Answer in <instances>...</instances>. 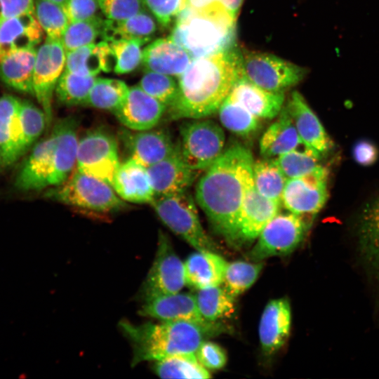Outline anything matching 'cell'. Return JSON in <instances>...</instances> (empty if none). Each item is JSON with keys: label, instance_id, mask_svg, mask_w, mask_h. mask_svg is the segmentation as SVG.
<instances>
[{"label": "cell", "instance_id": "6da1fadb", "mask_svg": "<svg viewBox=\"0 0 379 379\" xmlns=\"http://www.w3.org/2000/svg\"><path fill=\"white\" fill-rule=\"evenodd\" d=\"M251 150L234 142L205 171L195 189L197 204L216 234L234 247L244 194L253 182Z\"/></svg>", "mask_w": 379, "mask_h": 379}, {"label": "cell", "instance_id": "7a4b0ae2", "mask_svg": "<svg viewBox=\"0 0 379 379\" xmlns=\"http://www.w3.org/2000/svg\"><path fill=\"white\" fill-rule=\"evenodd\" d=\"M242 75L241 51L237 46L193 59L178 77L177 95L166 112L168 119H204L215 114Z\"/></svg>", "mask_w": 379, "mask_h": 379}, {"label": "cell", "instance_id": "3957f363", "mask_svg": "<svg viewBox=\"0 0 379 379\" xmlns=\"http://www.w3.org/2000/svg\"><path fill=\"white\" fill-rule=\"evenodd\" d=\"M119 326L132 345L133 366L176 354L195 353L203 341L225 329L215 321H171L136 325L124 320Z\"/></svg>", "mask_w": 379, "mask_h": 379}, {"label": "cell", "instance_id": "277c9868", "mask_svg": "<svg viewBox=\"0 0 379 379\" xmlns=\"http://www.w3.org/2000/svg\"><path fill=\"white\" fill-rule=\"evenodd\" d=\"M193 59L236 46L237 18L219 3L201 9L185 7L168 36Z\"/></svg>", "mask_w": 379, "mask_h": 379}, {"label": "cell", "instance_id": "5b68a950", "mask_svg": "<svg viewBox=\"0 0 379 379\" xmlns=\"http://www.w3.org/2000/svg\"><path fill=\"white\" fill-rule=\"evenodd\" d=\"M47 197L81 211L111 213L127 204L106 182L77 168L61 184L46 192Z\"/></svg>", "mask_w": 379, "mask_h": 379}, {"label": "cell", "instance_id": "8992f818", "mask_svg": "<svg viewBox=\"0 0 379 379\" xmlns=\"http://www.w3.org/2000/svg\"><path fill=\"white\" fill-rule=\"evenodd\" d=\"M162 222L197 251L218 250L199 218L192 196L187 192L157 197L150 204Z\"/></svg>", "mask_w": 379, "mask_h": 379}, {"label": "cell", "instance_id": "52a82bcc", "mask_svg": "<svg viewBox=\"0 0 379 379\" xmlns=\"http://www.w3.org/2000/svg\"><path fill=\"white\" fill-rule=\"evenodd\" d=\"M241 51L243 75L258 86L273 93H284L305 77L307 69L275 55L247 49Z\"/></svg>", "mask_w": 379, "mask_h": 379}, {"label": "cell", "instance_id": "ba28073f", "mask_svg": "<svg viewBox=\"0 0 379 379\" xmlns=\"http://www.w3.org/2000/svg\"><path fill=\"white\" fill-rule=\"evenodd\" d=\"M180 135L182 157L196 171L207 169L225 149L224 131L210 119H195L184 123Z\"/></svg>", "mask_w": 379, "mask_h": 379}, {"label": "cell", "instance_id": "9c48e42d", "mask_svg": "<svg viewBox=\"0 0 379 379\" xmlns=\"http://www.w3.org/2000/svg\"><path fill=\"white\" fill-rule=\"evenodd\" d=\"M311 223L288 212L278 213L264 227L246 258L260 262L273 256L291 253L302 241Z\"/></svg>", "mask_w": 379, "mask_h": 379}, {"label": "cell", "instance_id": "30bf717a", "mask_svg": "<svg viewBox=\"0 0 379 379\" xmlns=\"http://www.w3.org/2000/svg\"><path fill=\"white\" fill-rule=\"evenodd\" d=\"M120 165L117 142L109 133L93 129L79 139L76 161L78 170L112 187Z\"/></svg>", "mask_w": 379, "mask_h": 379}, {"label": "cell", "instance_id": "8fae6325", "mask_svg": "<svg viewBox=\"0 0 379 379\" xmlns=\"http://www.w3.org/2000/svg\"><path fill=\"white\" fill-rule=\"evenodd\" d=\"M185 285L184 263L175 253L168 236L160 231L155 258L138 296L144 302L178 293Z\"/></svg>", "mask_w": 379, "mask_h": 379}, {"label": "cell", "instance_id": "7c38bea8", "mask_svg": "<svg viewBox=\"0 0 379 379\" xmlns=\"http://www.w3.org/2000/svg\"><path fill=\"white\" fill-rule=\"evenodd\" d=\"M328 169L321 166L308 175L287 179L281 204L311 223L328 200Z\"/></svg>", "mask_w": 379, "mask_h": 379}, {"label": "cell", "instance_id": "4fadbf2b", "mask_svg": "<svg viewBox=\"0 0 379 379\" xmlns=\"http://www.w3.org/2000/svg\"><path fill=\"white\" fill-rule=\"evenodd\" d=\"M66 51L60 39L46 37L36 50L33 74V91L46 118L52 121V100L58 79L64 71Z\"/></svg>", "mask_w": 379, "mask_h": 379}, {"label": "cell", "instance_id": "5bb4252c", "mask_svg": "<svg viewBox=\"0 0 379 379\" xmlns=\"http://www.w3.org/2000/svg\"><path fill=\"white\" fill-rule=\"evenodd\" d=\"M281 205L259 194L253 182L244 194L239 210L236 248L251 244L257 239L267 224L279 213Z\"/></svg>", "mask_w": 379, "mask_h": 379}, {"label": "cell", "instance_id": "9a60e30c", "mask_svg": "<svg viewBox=\"0 0 379 379\" xmlns=\"http://www.w3.org/2000/svg\"><path fill=\"white\" fill-rule=\"evenodd\" d=\"M119 138L130 157L148 168L169 156L177 144L164 129L144 131L122 129Z\"/></svg>", "mask_w": 379, "mask_h": 379}, {"label": "cell", "instance_id": "2e32d148", "mask_svg": "<svg viewBox=\"0 0 379 379\" xmlns=\"http://www.w3.org/2000/svg\"><path fill=\"white\" fill-rule=\"evenodd\" d=\"M284 107L305 146L321 157L333 148V140L301 93L293 91Z\"/></svg>", "mask_w": 379, "mask_h": 379}, {"label": "cell", "instance_id": "e0dca14e", "mask_svg": "<svg viewBox=\"0 0 379 379\" xmlns=\"http://www.w3.org/2000/svg\"><path fill=\"white\" fill-rule=\"evenodd\" d=\"M166 109L164 105L136 85L129 88L126 98L113 114L128 129L144 131L155 127Z\"/></svg>", "mask_w": 379, "mask_h": 379}, {"label": "cell", "instance_id": "ac0fdd59", "mask_svg": "<svg viewBox=\"0 0 379 379\" xmlns=\"http://www.w3.org/2000/svg\"><path fill=\"white\" fill-rule=\"evenodd\" d=\"M147 168L154 197L187 191L194 182L197 172L190 168L184 161L179 142L169 156Z\"/></svg>", "mask_w": 379, "mask_h": 379}, {"label": "cell", "instance_id": "d6986e66", "mask_svg": "<svg viewBox=\"0 0 379 379\" xmlns=\"http://www.w3.org/2000/svg\"><path fill=\"white\" fill-rule=\"evenodd\" d=\"M56 138L53 127L47 137L34 145L16 176L15 185L18 190L32 191L49 187Z\"/></svg>", "mask_w": 379, "mask_h": 379}, {"label": "cell", "instance_id": "ffe728a7", "mask_svg": "<svg viewBox=\"0 0 379 379\" xmlns=\"http://www.w3.org/2000/svg\"><path fill=\"white\" fill-rule=\"evenodd\" d=\"M20 104L13 95L0 97V155L4 166L16 162L29 149L20 124Z\"/></svg>", "mask_w": 379, "mask_h": 379}, {"label": "cell", "instance_id": "44dd1931", "mask_svg": "<svg viewBox=\"0 0 379 379\" xmlns=\"http://www.w3.org/2000/svg\"><path fill=\"white\" fill-rule=\"evenodd\" d=\"M291 325L288 300L281 298L270 300L265 306L259 324L258 334L262 352L271 355L287 341Z\"/></svg>", "mask_w": 379, "mask_h": 379}, {"label": "cell", "instance_id": "7402d4cb", "mask_svg": "<svg viewBox=\"0 0 379 379\" xmlns=\"http://www.w3.org/2000/svg\"><path fill=\"white\" fill-rule=\"evenodd\" d=\"M43 32L34 13L1 20L0 60L11 53L35 48L41 41Z\"/></svg>", "mask_w": 379, "mask_h": 379}, {"label": "cell", "instance_id": "603a6c76", "mask_svg": "<svg viewBox=\"0 0 379 379\" xmlns=\"http://www.w3.org/2000/svg\"><path fill=\"white\" fill-rule=\"evenodd\" d=\"M139 314L162 321H208L205 320L199 312L196 295L189 293L178 292L144 301Z\"/></svg>", "mask_w": 379, "mask_h": 379}, {"label": "cell", "instance_id": "cb8c5ba5", "mask_svg": "<svg viewBox=\"0 0 379 379\" xmlns=\"http://www.w3.org/2000/svg\"><path fill=\"white\" fill-rule=\"evenodd\" d=\"M192 58L170 38L154 40L143 49L142 64L147 71L171 77L180 76Z\"/></svg>", "mask_w": 379, "mask_h": 379}, {"label": "cell", "instance_id": "d4e9b609", "mask_svg": "<svg viewBox=\"0 0 379 379\" xmlns=\"http://www.w3.org/2000/svg\"><path fill=\"white\" fill-rule=\"evenodd\" d=\"M228 97L259 119H273L284 107V93H273L254 84L244 75L234 84Z\"/></svg>", "mask_w": 379, "mask_h": 379}, {"label": "cell", "instance_id": "484cf974", "mask_svg": "<svg viewBox=\"0 0 379 379\" xmlns=\"http://www.w3.org/2000/svg\"><path fill=\"white\" fill-rule=\"evenodd\" d=\"M54 128L57 138L49 187L61 184L70 175L76 164L79 142L74 118H65L59 121Z\"/></svg>", "mask_w": 379, "mask_h": 379}, {"label": "cell", "instance_id": "4316f807", "mask_svg": "<svg viewBox=\"0 0 379 379\" xmlns=\"http://www.w3.org/2000/svg\"><path fill=\"white\" fill-rule=\"evenodd\" d=\"M112 187L125 201L151 204L154 199V192L147 167L131 158L121 163Z\"/></svg>", "mask_w": 379, "mask_h": 379}, {"label": "cell", "instance_id": "83f0119b", "mask_svg": "<svg viewBox=\"0 0 379 379\" xmlns=\"http://www.w3.org/2000/svg\"><path fill=\"white\" fill-rule=\"evenodd\" d=\"M356 232L364 262L379 276V196L368 201L359 212Z\"/></svg>", "mask_w": 379, "mask_h": 379}, {"label": "cell", "instance_id": "f1b7e54d", "mask_svg": "<svg viewBox=\"0 0 379 379\" xmlns=\"http://www.w3.org/2000/svg\"><path fill=\"white\" fill-rule=\"evenodd\" d=\"M227 265L215 251H197L184 262L185 285L198 290L220 286Z\"/></svg>", "mask_w": 379, "mask_h": 379}, {"label": "cell", "instance_id": "f546056e", "mask_svg": "<svg viewBox=\"0 0 379 379\" xmlns=\"http://www.w3.org/2000/svg\"><path fill=\"white\" fill-rule=\"evenodd\" d=\"M114 65L113 52L102 40L66 53L65 69L77 74L97 76L114 70Z\"/></svg>", "mask_w": 379, "mask_h": 379}, {"label": "cell", "instance_id": "4dcf8cb0", "mask_svg": "<svg viewBox=\"0 0 379 379\" xmlns=\"http://www.w3.org/2000/svg\"><path fill=\"white\" fill-rule=\"evenodd\" d=\"M292 119L285 107L263 133L259 148L263 158L274 159L303 145Z\"/></svg>", "mask_w": 379, "mask_h": 379}, {"label": "cell", "instance_id": "1f68e13d", "mask_svg": "<svg viewBox=\"0 0 379 379\" xmlns=\"http://www.w3.org/2000/svg\"><path fill=\"white\" fill-rule=\"evenodd\" d=\"M36 50L34 48L11 53L0 60V79L7 86L34 95L33 74Z\"/></svg>", "mask_w": 379, "mask_h": 379}, {"label": "cell", "instance_id": "d6a6232c", "mask_svg": "<svg viewBox=\"0 0 379 379\" xmlns=\"http://www.w3.org/2000/svg\"><path fill=\"white\" fill-rule=\"evenodd\" d=\"M156 30L154 18L143 10L125 20H104L101 39L107 43L135 39L150 40Z\"/></svg>", "mask_w": 379, "mask_h": 379}, {"label": "cell", "instance_id": "836d02e7", "mask_svg": "<svg viewBox=\"0 0 379 379\" xmlns=\"http://www.w3.org/2000/svg\"><path fill=\"white\" fill-rule=\"evenodd\" d=\"M252 172L253 185L258 193L281 204L287 178L274 159L263 158L254 161Z\"/></svg>", "mask_w": 379, "mask_h": 379}, {"label": "cell", "instance_id": "e575fe53", "mask_svg": "<svg viewBox=\"0 0 379 379\" xmlns=\"http://www.w3.org/2000/svg\"><path fill=\"white\" fill-rule=\"evenodd\" d=\"M155 373L162 378H209L207 368L198 361L195 353L180 354L154 361Z\"/></svg>", "mask_w": 379, "mask_h": 379}, {"label": "cell", "instance_id": "d590c367", "mask_svg": "<svg viewBox=\"0 0 379 379\" xmlns=\"http://www.w3.org/2000/svg\"><path fill=\"white\" fill-rule=\"evenodd\" d=\"M195 295L199 312L206 321L230 317L235 311V298L220 286L199 289Z\"/></svg>", "mask_w": 379, "mask_h": 379}, {"label": "cell", "instance_id": "8d00e7d4", "mask_svg": "<svg viewBox=\"0 0 379 379\" xmlns=\"http://www.w3.org/2000/svg\"><path fill=\"white\" fill-rule=\"evenodd\" d=\"M128 91L121 80L96 78L85 105L114 113L126 98Z\"/></svg>", "mask_w": 379, "mask_h": 379}, {"label": "cell", "instance_id": "74e56055", "mask_svg": "<svg viewBox=\"0 0 379 379\" xmlns=\"http://www.w3.org/2000/svg\"><path fill=\"white\" fill-rule=\"evenodd\" d=\"M221 124L232 133L249 137L260 128V119L228 96L218 110Z\"/></svg>", "mask_w": 379, "mask_h": 379}, {"label": "cell", "instance_id": "f35d334b", "mask_svg": "<svg viewBox=\"0 0 379 379\" xmlns=\"http://www.w3.org/2000/svg\"><path fill=\"white\" fill-rule=\"evenodd\" d=\"M96 78V76L79 74L64 69L55 90L57 99L67 106L85 105Z\"/></svg>", "mask_w": 379, "mask_h": 379}, {"label": "cell", "instance_id": "ab89813d", "mask_svg": "<svg viewBox=\"0 0 379 379\" xmlns=\"http://www.w3.org/2000/svg\"><path fill=\"white\" fill-rule=\"evenodd\" d=\"M321 156L304 145L274 158L287 179L302 177L321 166Z\"/></svg>", "mask_w": 379, "mask_h": 379}, {"label": "cell", "instance_id": "60d3db41", "mask_svg": "<svg viewBox=\"0 0 379 379\" xmlns=\"http://www.w3.org/2000/svg\"><path fill=\"white\" fill-rule=\"evenodd\" d=\"M262 267L260 261L227 262L222 281L224 288L234 298L237 297L254 284Z\"/></svg>", "mask_w": 379, "mask_h": 379}, {"label": "cell", "instance_id": "b9f144b4", "mask_svg": "<svg viewBox=\"0 0 379 379\" xmlns=\"http://www.w3.org/2000/svg\"><path fill=\"white\" fill-rule=\"evenodd\" d=\"M103 22L104 19L97 16L70 22L60 38L66 53L95 43L102 37Z\"/></svg>", "mask_w": 379, "mask_h": 379}, {"label": "cell", "instance_id": "7bdbcfd3", "mask_svg": "<svg viewBox=\"0 0 379 379\" xmlns=\"http://www.w3.org/2000/svg\"><path fill=\"white\" fill-rule=\"evenodd\" d=\"M34 14L48 37L60 39L69 22L60 5L48 0L34 1Z\"/></svg>", "mask_w": 379, "mask_h": 379}, {"label": "cell", "instance_id": "ee69618b", "mask_svg": "<svg viewBox=\"0 0 379 379\" xmlns=\"http://www.w3.org/2000/svg\"><path fill=\"white\" fill-rule=\"evenodd\" d=\"M149 39H125L109 42L115 58L114 72L126 74L133 71L142 62L144 44Z\"/></svg>", "mask_w": 379, "mask_h": 379}, {"label": "cell", "instance_id": "f6af8a7d", "mask_svg": "<svg viewBox=\"0 0 379 379\" xmlns=\"http://www.w3.org/2000/svg\"><path fill=\"white\" fill-rule=\"evenodd\" d=\"M138 86L166 108L173 103L178 93V84L171 76L155 72L147 71Z\"/></svg>", "mask_w": 379, "mask_h": 379}, {"label": "cell", "instance_id": "bcb514c9", "mask_svg": "<svg viewBox=\"0 0 379 379\" xmlns=\"http://www.w3.org/2000/svg\"><path fill=\"white\" fill-rule=\"evenodd\" d=\"M20 120L25 144L29 149L47 126L45 113L32 102L21 100Z\"/></svg>", "mask_w": 379, "mask_h": 379}, {"label": "cell", "instance_id": "7dc6e473", "mask_svg": "<svg viewBox=\"0 0 379 379\" xmlns=\"http://www.w3.org/2000/svg\"><path fill=\"white\" fill-rule=\"evenodd\" d=\"M107 19L122 20L145 10L142 0H97Z\"/></svg>", "mask_w": 379, "mask_h": 379}, {"label": "cell", "instance_id": "c3c4849f", "mask_svg": "<svg viewBox=\"0 0 379 379\" xmlns=\"http://www.w3.org/2000/svg\"><path fill=\"white\" fill-rule=\"evenodd\" d=\"M164 27H168L185 7V0H142Z\"/></svg>", "mask_w": 379, "mask_h": 379}, {"label": "cell", "instance_id": "681fc988", "mask_svg": "<svg viewBox=\"0 0 379 379\" xmlns=\"http://www.w3.org/2000/svg\"><path fill=\"white\" fill-rule=\"evenodd\" d=\"M200 364L208 370H219L227 363L225 350L215 343L204 340L195 352Z\"/></svg>", "mask_w": 379, "mask_h": 379}, {"label": "cell", "instance_id": "f907efd6", "mask_svg": "<svg viewBox=\"0 0 379 379\" xmlns=\"http://www.w3.org/2000/svg\"><path fill=\"white\" fill-rule=\"evenodd\" d=\"M62 7L69 23L99 16L97 0H65Z\"/></svg>", "mask_w": 379, "mask_h": 379}, {"label": "cell", "instance_id": "816d5d0a", "mask_svg": "<svg viewBox=\"0 0 379 379\" xmlns=\"http://www.w3.org/2000/svg\"><path fill=\"white\" fill-rule=\"evenodd\" d=\"M352 155L359 165L369 166L377 161L379 151L372 141L368 139H360L352 146Z\"/></svg>", "mask_w": 379, "mask_h": 379}, {"label": "cell", "instance_id": "f5cc1de1", "mask_svg": "<svg viewBox=\"0 0 379 379\" xmlns=\"http://www.w3.org/2000/svg\"><path fill=\"white\" fill-rule=\"evenodd\" d=\"M34 1L0 0V20L27 13H34Z\"/></svg>", "mask_w": 379, "mask_h": 379}, {"label": "cell", "instance_id": "db71d44e", "mask_svg": "<svg viewBox=\"0 0 379 379\" xmlns=\"http://www.w3.org/2000/svg\"><path fill=\"white\" fill-rule=\"evenodd\" d=\"M218 2L233 18H237L244 0H218Z\"/></svg>", "mask_w": 379, "mask_h": 379}, {"label": "cell", "instance_id": "11a10c76", "mask_svg": "<svg viewBox=\"0 0 379 379\" xmlns=\"http://www.w3.org/2000/svg\"><path fill=\"white\" fill-rule=\"evenodd\" d=\"M217 2L218 0H185V7L191 9H201Z\"/></svg>", "mask_w": 379, "mask_h": 379}, {"label": "cell", "instance_id": "9f6ffc18", "mask_svg": "<svg viewBox=\"0 0 379 379\" xmlns=\"http://www.w3.org/2000/svg\"><path fill=\"white\" fill-rule=\"evenodd\" d=\"M48 1H50L51 2H53V3H55L58 5H60L61 6H63L65 0H48Z\"/></svg>", "mask_w": 379, "mask_h": 379}, {"label": "cell", "instance_id": "6f0895ef", "mask_svg": "<svg viewBox=\"0 0 379 379\" xmlns=\"http://www.w3.org/2000/svg\"><path fill=\"white\" fill-rule=\"evenodd\" d=\"M4 166V164H3V161H2V159H1V155H0V169Z\"/></svg>", "mask_w": 379, "mask_h": 379}]
</instances>
